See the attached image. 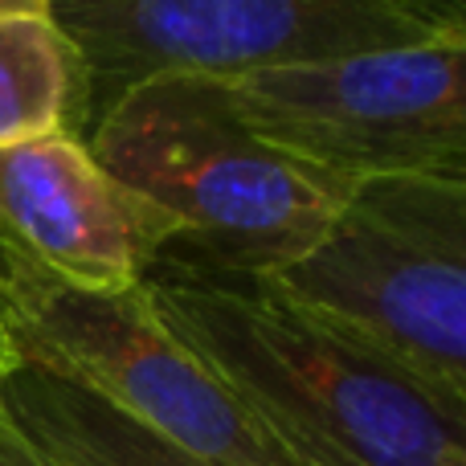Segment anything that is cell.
<instances>
[{"mask_svg":"<svg viewBox=\"0 0 466 466\" xmlns=\"http://www.w3.org/2000/svg\"><path fill=\"white\" fill-rule=\"evenodd\" d=\"M144 299L299 466H466V413L262 282L164 258Z\"/></svg>","mask_w":466,"mask_h":466,"instance_id":"1","label":"cell"},{"mask_svg":"<svg viewBox=\"0 0 466 466\" xmlns=\"http://www.w3.org/2000/svg\"><path fill=\"white\" fill-rule=\"evenodd\" d=\"M86 152L177 229L164 258L226 279H258L303 258L352 180L266 144L226 82L164 74L95 115Z\"/></svg>","mask_w":466,"mask_h":466,"instance_id":"2","label":"cell"},{"mask_svg":"<svg viewBox=\"0 0 466 466\" xmlns=\"http://www.w3.org/2000/svg\"><path fill=\"white\" fill-rule=\"evenodd\" d=\"M254 282L466 413V180H356L323 238Z\"/></svg>","mask_w":466,"mask_h":466,"instance_id":"3","label":"cell"},{"mask_svg":"<svg viewBox=\"0 0 466 466\" xmlns=\"http://www.w3.org/2000/svg\"><path fill=\"white\" fill-rule=\"evenodd\" d=\"M49 21L78 49L95 123L164 74L233 82L466 33V0H49Z\"/></svg>","mask_w":466,"mask_h":466,"instance_id":"4","label":"cell"},{"mask_svg":"<svg viewBox=\"0 0 466 466\" xmlns=\"http://www.w3.org/2000/svg\"><path fill=\"white\" fill-rule=\"evenodd\" d=\"M0 319L16 360L115 405L218 466H299L156 319L144 282L78 290L0 254Z\"/></svg>","mask_w":466,"mask_h":466,"instance_id":"5","label":"cell"},{"mask_svg":"<svg viewBox=\"0 0 466 466\" xmlns=\"http://www.w3.org/2000/svg\"><path fill=\"white\" fill-rule=\"evenodd\" d=\"M466 33L279 66L226 82L238 115L282 152L344 180H466Z\"/></svg>","mask_w":466,"mask_h":466,"instance_id":"6","label":"cell"},{"mask_svg":"<svg viewBox=\"0 0 466 466\" xmlns=\"http://www.w3.org/2000/svg\"><path fill=\"white\" fill-rule=\"evenodd\" d=\"M172 241V221L119 185L86 139L0 147V254L78 290H131Z\"/></svg>","mask_w":466,"mask_h":466,"instance_id":"7","label":"cell"},{"mask_svg":"<svg viewBox=\"0 0 466 466\" xmlns=\"http://www.w3.org/2000/svg\"><path fill=\"white\" fill-rule=\"evenodd\" d=\"M0 418L41 466H218L33 364L0 385Z\"/></svg>","mask_w":466,"mask_h":466,"instance_id":"8","label":"cell"},{"mask_svg":"<svg viewBox=\"0 0 466 466\" xmlns=\"http://www.w3.org/2000/svg\"><path fill=\"white\" fill-rule=\"evenodd\" d=\"M86 74L49 13H0V147L86 139Z\"/></svg>","mask_w":466,"mask_h":466,"instance_id":"9","label":"cell"},{"mask_svg":"<svg viewBox=\"0 0 466 466\" xmlns=\"http://www.w3.org/2000/svg\"><path fill=\"white\" fill-rule=\"evenodd\" d=\"M0 466H41L37 454L13 434V426L5 418H0Z\"/></svg>","mask_w":466,"mask_h":466,"instance_id":"10","label":"cell"},{"mask_svg":"<svg viewBox=\"0 0 466 466\" xmlns=\"http://www.w3.org/2000/svg\"><path fill=\"white\" fill-rule=\"evenodd\" d=\"M16 348H13V336H8V328H5V319H0V385L8 380V372L16 369Z\"/></svg>","mask_w":466,"mask_h":466,"instance_id":"11","label":"cell"},{"mask_svg":"<svg viewBox=\"0 0 466 466\" xmlns=\"http://www.w3.org/2000/svg\"><path fill=\"white\" fill-rule=\"evenodd\" d=\"M0 13H49V0H0Z\"/></svg>","mask_w":466,"mask_h":466,"instance_id":"12","label":"cell"}]
</instances>
